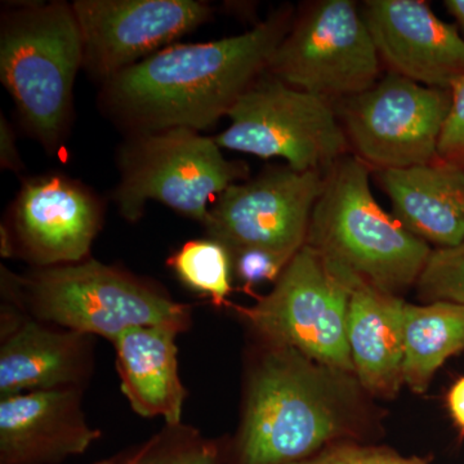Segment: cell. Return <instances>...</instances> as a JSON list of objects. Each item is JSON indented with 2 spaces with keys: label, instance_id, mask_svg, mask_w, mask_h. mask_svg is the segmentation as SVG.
Listing matches in <instances>:
<instances>
[{
  "label": "cell",
  "instance_id": "cell-1",
  "mask_svg": "<svg viewBox=\"0 0 464 464\" xmlns=\"http://www.w3.org/2000/svg\"><path fill=\"white\" fill-rule=\"evenodd\" d=\"M289 27L290 12L283 9L240 35L169 45L106 81L102 105L134 134L200 132L227 116L267 72Z\"/></svg>",
  "mask_w": 464,
  "mask_h": 464
},
{
  "label": "cell",
  "instance_id": "cell-2",
  "mask_svg": "<svg viewBox=\"0 0 464 464\" xmlns=\"http://www.w3.org/2000/svg\"><path fill=\"white\" fill-rule=\"evenodd\" d=\"M362 386L289 347L265 344L250 371L227 464H295L359 430Z\"/></svg>",
  "mask_w": 464,
  "mask_h": 464
},
{
  "label": "cell",
  "instance_id": "cell-3",
  "mask_svg": "<svg viewBox=\"0 0 464 464\" xmlns=\"http://www.w3.org/2000/svg\"><path fill=\"white\" fill-rule=\"evenodd\" d=\"M306 246L332 270L392 295L417 284L433 250L380 206L368 166L347 155L324 176Z\"/></svg>",
  "mask_w": 464,
  "mask_h": 464
},
{
  "label": "cell",
  "instance_id": "cell-4",
  "mask_svg": "<svg viewBox=\"0 0 464 464\" xmlns=\"http://www.w3.org/2000/svg\"><path fill=\"white\" fill-rule=\"evenodd\" d=\"M5 283L33 319L114 342L139 326L181 333L191 326V308L99 261L44 267L26 279L9 274Z\"/></svg>",
  "mask_w": 464,
  "mask_h": 464
},
{
  "label": "cell",
  "instance_id": "cell-5",
  "mask_svg": "<svg viewBox=\"0 0 464 464\" xmlns=\"http://www.w3.org/2000/svg\"><path fill=\"white\" fill-rule=\"evenodd\" d=\"M83 41L72 5L34 3L3 21L0 78L24 123L45 149L63 140Z\"/></svg>",
  "mask_w": 464,
  "mask_h": 464
},
{
  "label": "cell",
  "instance_id": "cell-6",
  "mask_svg": "<svg viewBox=\"0 0 464 464\" xmlns=\"http://www.w3.org/2000/svg\"><path fill=\"white\" fill-rule=\"evenodd\" d=\"M114 199L127 221L141 218L150 200L206 226L208 204L248 176V167L222 154L215 139L188 128L134 134L119 152Z\"/></svg>",
  "mask_w": 464,
  "mask_h": 464
},
{
  "label": "cell",
  "instance_id": "cell-7",
  "mask_svg": "<svg viewBox=\"0 0 464 464\" xmlns=\"http://www.w3.org/2000/svg\"><path fill=\"white\" fill-rule=\"evenodd\" d=\"M351 282L304 244L268 295L235 310L265 344L293 348L355 375L348 344Z\"/></svg>",
  "mask_w": 464,
  "mask_h": 464
},
{
  "label": "cell",
  "instance_id": "cell-8",
  "mask_svg": "<svg viewBox=\"0 0 464 464\" xmlns=\"http://www.w3.org/2000/svg\"><path fill=\"white\" fill-rule=\"evenodd\" d=\"M230 125L215 137L221 149L262 159L283 158L298 172L325 173L348 143L331 101L264 72L228 112Z\"/></svg>",
  "mask_w": 464,
  "mask_h": 464
},
{
  "label": "cell",
  "instance_id": "cell-9",
  "mask_svg": "<svg viewBox=\"0 0 464 464\" xmlns=\"http://www.w3.org/2000/svg\"><path fill=\"white\" fill-rule=\"evenodd\" d=\"M380 65L377 47L355 3L322 0L295 18L267 72L332 102L373 87Z\"/></svg>",
  "mask_w": 464,
  "mask_h": 464
},
{
  "label": "cell",
  "instance_id": "cell-10",
  "mask_svg": "<svg viewBox=\"0 0 464 464\" xmlns=\"http://www.w3.org/2000/svg\"><path fill=\"white\" fill-rule=\"evenodd\" d=\"M450 105V90L391 72L368 91L344 100L343 130L366 166L380 170L422 166L439 159Z\"/></svg>",
  "mask_w": 464,
  "mask_h": 464
},
{
  "label": "cell",
  "instance_id": "cell-11",
  "mask_svg": "<svg viewBox=\"0 0 464 464\" xmlns=\"http://www.w3.org/2000/svg\"><path fill=\"white\" fill-rule=\"evenodd\" d=\"M324 176L285 166L266 170L252 181L235 183L217 198L204 227L228 255L259 248L293 258L306 244Z\"/></svg>",
  "mask_w": 464,
  "mask_h": 464
},
{
  "label": "cell",
  "instance_id": "cell-12",
  "mask_svg": "<svg viewBox=\"0 0 464 464\" xmlns=\"http://www.w3.org/2000/svg\"><path fill=\"white\" fill-rule=\"evenodd\" d=\"M83 67L105 83L128 67L169 47L212 14L195 0H76Z\"/></svg>",
  "mask_w": 464,
  "mask_h": 464
},
{
  "label": "cell",
  "instance_id": "cell-13",
  "mask_svg": "<svg viewBox=\"0 0 464 464\" xmlns=\"http://www.w3.org/2000/svg\"><path fill=\"white\" fill-rule=\"evenodd\" d=\"M362 16L391 72L427 87L450 90L464 75V38L422 0H369Z\"/></svg>",
  "mask_w": 464,
  "mask_h": 464
},
{
  "label": "cell",
  "instance_id": "cell-14",
  "mask_svg": "<svg viewBox=\"0 0 464 464\" xmlns=\"http://www.w3.org/2000/svg\"><path fill=\"white\" fill-rule=\"evenodd\" d=\"M96 199L60 176L26 182L14 210V231L24 257L44 267L83 262L100 230Z\"/></svg>",
  "mask_w": 464,
  "mask_h": 464
},
{
  "label": "cell",
  "instance_id": "cell-15",
  "mask_svg": "<svg viewBox=\"0 0 464 464\" xmlns=\"http://www.w3.org/2000/svg\"><path fill=\"white\" fill-rule=\"evenodd\" d=\"M81 389L33 391L0 400V464H60L101 438Z\"/></svg>",
  "mask_w": 464,
  "mask_h": 464
},
{
  "label": "cell",
  "instance_id": "cell-16",
  "mask_svg": "<svg viewBox=\"0 0 464 464\" xmlns=\"http://www.w3.org/2000/svg\"><path fill=\"white\" fill-rule=\"evenodd\" d=\"M92 369L91 335L30 316L3 325L0 398L33 391L83 390Z\"/></svg>",
  "mask_w": 464,
  "mask_h": 464
},
{
  "label": "cell",
  "instance_id": "cell-17",
  "mask_svg": "<svg viewBox=\"0 0 464 464\" xmlns=\"http://www.w3.org/2000/svg\"><path fill=\"white\" fill-rule=\"evenodd\" d=\"M405 304L398 295L353 277L348 344L353 373L375 398H395L404 386Z\"/></svg>",
  "mask_w": 464,
  "mask_h": 464
},
{
  "label": "cell",
  "instance_id": "cell-18",
  "mask_svg": "<svg viewBox=\"0 0 464 464\" xmlns=\"http://www.w3.org/2000/svg\"><path fill=\"white\" fill-rule=\"evenodd\" d=\"M392 215L406 230L436 249L464 241V166L451 161L382 170Z\"/></svg>",
  "mask_w": 464,
  "mask_h": 464
},
{
  "label": "cell",
  "instance_id": "cell-19",
  "mask_svg": "<svg viewBox=\"0 0 464 464\" xmlns=\"http://www.w3.org/2000/svg\"><path fill=\"white\" fill-rule=\"evenodd\" d=\"M179 334L163 326H139L112 342L121 392L130 408L141 417L163 418L168 427L181 426L186 398L177 357Z\"/></svg>",
  "mask_w": 464,
  "mask_h": 464
},
{
  "label": "cell",
  "instance_id": "cell-20",
  "mask_svg": "<svg viewBox=\"0 0 464 464\" xmlns=\"http://www.w3.org/2000/svg\"><path fill=\"white\" fill-rule=\"evenodd\" d=\"M464 351V304L436 301L406 304L404 310V384L426 392L436 372Z\"/></svg>",
  "mask_w": 464,
  "mask_h": 464
},
{
  "label": "cell",
  "instance_id": "cell-21",
  "mask_svg": "<svg viewBox=\"0 0 464 464\" xmlns=\"http://www.w3.org/2000/svg\"><path fill=\"white\" fill-rule=\"evenodd\" d=\"M186 285L207 295L217 307L226 306L230 295L231 258L216 240H191L168 259Z\"/></svg>",
  "mask_w": 464,
  "mask_h": 464
},
{
  "label": "cell",
  "instance_id": "cell-22",
  "mask_svg": "<svg viewBox=\"0 0 464 464\" xmlns=\"http://www.w3.org/2000/svg\"><path fill=\"white\" fill-rule=\"evenodd\" d=\"M132 464H224V456L215 441L181 424L134 449Z\"/></svg>",
  "mask_w": 464,
  "mask_h": 464
},
{
  "label": "cell",
  "instance_id": "cell-23",
  "mask_svg": "<svg viewBox=\"0 0 464 464\" xmlns=\"http://www.w3.org/2000/svg\"><path fill=\"white\" fill-rule=\"evenodd\" d=\"M422 301H448L464 304V241L454 248L433 249L418 279Z\"/></svg>",
  "mask_w": 464,
  "mask_h": 464
},
{
  "label": "cell",
  "instance_id": "cell-24",
  "mask_svg": "<svg viewBox=\"0 0 464 464\" xmlns=\"http://www.w3.org/2000/svg\"><path fill=\"white\" fill-rule=\"evenodd\" d=\"M232 273L244 289L276 283L292 258L267 249L248 248L231 253Z\"/></svg>",
  "mask_w": 464,
  "mask_h": 464
},
{
  "label": "cell",
  "instance_id": "cell-25",
  "mask_svg": "<svg viewBox=\"0 0 464 464\" xmlns=\"http://www.w3.org/2000/svg\"><path fill=\"white\" fill-rule=\"evenodd\" d=\"M295 464H429L420 458L405 457L389 448L355 442H337Z\"/></svg>",
  "mask_w": 464,
  "mask_h": 464
},
{
  "label": "cell",
  "instance_id": "cell-26",
  "mask_svg": "<svg viewBox=\"0 0 464 464\" xmlns=\"http://www.w3.org/2000/svg\"><path fill=\"white\" fill-rule=\"evenodd\" d=\"M451 105L440 136L439 159L464 166V75L450 85Z\"/></svg>",
  "mask_w": 464,
  "mask_h": 464
},
{
  "label": "cell",
  "instance_id": "cell-27",
  "mask_svg": "<svg viewBox=\"0 0 464 464\" xmlns=\"http://www.w3.org/2000/svg\"><path fill=\"white\" fill-rule=\"evenodd\" d=\"M0 164L3 169L18 172L23 167L16 145V136L5 116L0 119Z\"/></svg>",
  "mask_w": 464,
  "mask_h": 464
},
{
  "label": "cell",
  "instance_id": "cell-28",
  "mask_svg": "<svg viewBox=\"0 0 464 464\" xmlns=\"http://www.w3.org/2000/svg\"><path fill=\"white\" fill-rule=\"evenodd\" d=\"M448 405L454 422L464 431V377L451 387L448 396Z\"/></svg>",
  "mask_w": 464,
  "mask_h": 464
},
{
  "label": "cell",
  "instance_id": "cell-29",
  "mask_svg": "<svg viewBox=\"0 0 464 464\" xmlns=\"http://www.w3.org/2000/svg\"><path fill=\"white\" fill-rule=\"evenodd\" d=\"M444 5L449 14L456 18L464 38V0H445Z\"/></svg>",
  "mask_w": 464,
  "mask_h": 464
},
{
  "label": "cell",
  "instance_id": "cell-30",
  "mask_svg": "<svg viewBox=\"0 0 464 464\" xmlns=\"http://www.w3.org/2000/svg\"><path fill=\"white\" fill-rule=\"evenodd\" d=\"M0 237H2V256L3 257H11L14 255V243L12 232L5 224L0 227Z\"/></svg>",
  "mask_w": 464,
  "mask_h": 464
},
{
  "label": "cell",
  "instance_id": "cell-31",
  "mask_svg": "<svg viewBox=\"0 0 464 464\" xmlns=\"http://www.w3.org/2000/svg\"><path fill=\"white\" fill-rule=\"evenodd\" d=\"M134 459V449L127 453L118 454V456L109 458V459L100 460L94 464H132Z\"/></svg>",
  "mask_w": 464,
  "mask_h": 464
}]
</instances>
